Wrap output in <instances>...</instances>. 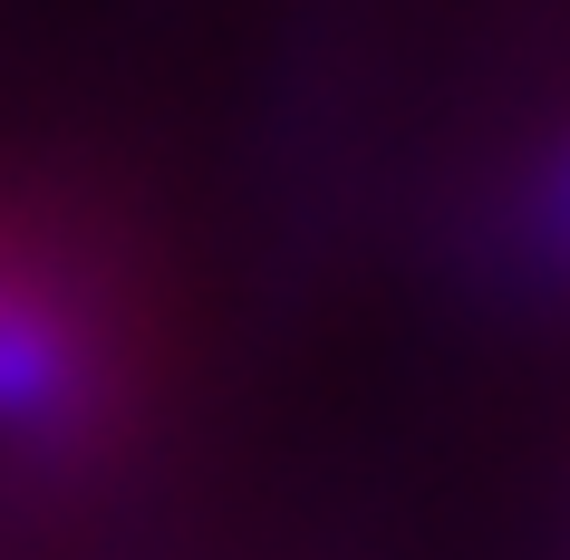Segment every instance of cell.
Returning a JSON list of instances; mask_svg holds the SVG:
<instances>
[{"label":"cell","instance_id":"cell-1","mask_svg":"<svg viewBox=\"0 0 570 560\" xmlns=\"http://www.w3.org/2000/svg\"><path fill=\"white\" fill-rule=\"evenodd\" d=\"M97 338L68 320L49 291L0 271V425L20 435H68L78 415H97Z\"/></svg>","mask_w":570,"mask_h":560},{"label":"cell","instance_id":"cell-2","mask_svg":"<svg viewBox=\"0 0 570 560\" xmlns=\"http://www.w3.org/2000/svg\"><path fill=\"white\" fill-rule=\"evenodd\" d=\"M551 233H561V252H570V155H561V175H551Z\"/></svg>","mask_w":570,"mask_h":560}]
</instances>
